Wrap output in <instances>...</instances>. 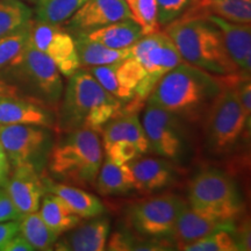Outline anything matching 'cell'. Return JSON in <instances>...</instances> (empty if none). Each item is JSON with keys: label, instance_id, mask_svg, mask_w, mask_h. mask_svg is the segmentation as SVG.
Segmentation results:
<instances>
[{"label": "cell", "instance_id": "cell-3", "mask_svg": "<svg viewBox=\"0 0 251 251\" xmlns=\"http://www.w3.org/2000/svg\"><path fill=\"white\" fill-rule=\"evenodd\" d=\"M124 103L108 93L85 69L69 77L56 113L55 133L81 128L101 133L103 126L122 112Z\"/></svg>", "mask_w": 251, "mask_h": 251}, {"label": "cell", "instance_id": "cell-30", "mask_svg": "<svg viewBox=\"0 0 251 251\" xmlns=\"http://www.w3.org/2000/svg\"><path fill=\"white\" fill-rule=\"evenodd\" d=\"M146 76V71L136 59L126 58L117 62L115 77L119 89H120V100L127 102L133 99L139 84Z\"/></svg>", "mask_w": 251, "mask_h": 251}, {"label": "cell", "instance_id": "cell-20", "mask_svg": "<svg viewBox=\"0 0 251 251\" xmlns=\"http://www.w3.org/2000/svg\"><path fill=\"white\" fill-rule=\"evenodd\" d=\"M100 134L102 136L103 147L117 141H126L135 144L142 153L149 151L148 139L137 113L125 112L122 109L120 114L111 119L103 126Z\"/></svg>", "mask_w": 251, "mask_h": 251}, {"label": "cell", "instance_id": "cell-4", "mask_svg": "<svg viewBox=\"0 0 251 251\" xmlns=\"http://www.w3.org/2000/svg\"><path fill=\"white\" fill-rule=\"evenodd\" d=\"M57 135L47 159L50 175L76 186L94 185L102 163L99 135L87 128Z\"/></svg>", "mask_w": 251, "mask_h": 251}, {"label": "cell", "instance_id": "cell-39", "mask_svg": "<svg viewBox=\"0 0 251 251\" xmlns=\"http://www.w3.org/2000/svg\"><path fill=\"white\" fill-rule=\"evenodd\" d=\"M9 174V163L5 153L0 152V184H2Z\"/></svg>", "mask_w": 251, "mask_h": 251}, {"label": "cell", "instance_id": "cell-19", "mask_svg": "<svg viewBox=\"0 0 251 251\" xmlns=\"http://www.w3.org/2000/svg\"><path fill=\"white\" fill-rule=\"evenodd\" d=\"M111 226L107 218L96 216L86 224L76 226L58 237L54 249L61 251H102L106 250Z\"/></svg>", "mask_w": 251, "mask_h": 251}, {"label": "cell", "instance_id": "cell-41", "mask_svg": "<svg viewBox=\"0 0 251 251\" xmlns=\"http://www.w3.org/2000/svg\"><path fill=\"white\" fill-rule=\"evenodd\" d=\"M125 1H126V2H129V1H130V0H125Z\"/></svg>", "mask_w": 251, "mask_h": 251}, {"label": "cell", "instance_id": "cell-27", "mask_svg": "<svg viewBox=\"0 0 251 251\" xmlns=\"http://www.w3.org/2000/svg\"><path fill=\"white\" fill-rule=\"evenodd\" d=\"M196 7L230 23H251V0H198Z\"/></svg>", "mask_w": 251, "mask_h": 251}, {"label": "cell", "instance_id": "cell-40", "mask_svg": "<svg viewBox=\"0 0 251 251\" xmlns=\"http://www.w3.org/2000/svg\"><path fill=\"white\" fill-rule=\"evenodd\" d=\"M23 1H27V2H29V4H36L37 0H23Z\"/></svg>", "mask_w": 251, "mask_h": 251}, {"label": "cell", "instance_id": "cell-11", "mask_svg": "<svg viewBox=\"0 0 251 251\" xmlns=\"http://www.w3.org/2000/svg\"><path fill=\"white\" fill-rule=\"evenodd\" d=\"M0 144L9 164H31L41 172L52 147V136L49 128L40 126L0 125Z\"/></svg>", "mask_w": 251, "mask_h": 251}, {"label": "cell", "instance_id": "cell-37", "mask_svg": "<svg viewBox=\"0 0 251 251\" xmlns=\"http://www.w3.org/2000/svg\"><path fill=\"white\" fill-rule=\"evenodd\" d=\"M20 220L0 222V251L6 243L20 231Z\"/></svg>", "mask_w": 251, "mask_h": 251}, {"label": "cell", "instance_id": "cell-5", "mask_svg": "<svg viewBox=\"0 0 251 251\" xmlns=\"http://www.w3.org/2000/svg\"><path fill=\"white\" fill-rule=\"evenodd\" d=\"M0 79L21 96L57 113L64 90L61 74L55 63L30 43L13 65L0 72Z\"/></svg>", "mask_w": 251, "mask_h": 251}, {"label": "cell", "instance_id": "cell-9", "mask_svg": "<svg viewBox=\"0 0 251 251\" xmlns=\"http://www.w3.org/2000/svg\"><path fill=\"white\" fill-rule=\"evenodd\" d=\"M149 142V150L181 164L191 155V135L188 126L179 118L155 103L147 101L142 120Z\"/></svg>", "mask_w": 251, "mask_h": 251}, {"label": "cell", "instance_id": "cell-21", "mask_svg": "<svg viewBox=\"0 0 251 251\" xmlns=\"http://www.w3.org/2000/svg\"><path fill=\"white\" fill-rule=\"evenodd\" d=\"M46 191L54 193L69 206L80 219H92L105 213V206L94 194L70 184L55 183L48 178H43Z\"/></svg>", "mask_w": 251, "mask_h": 251}, {"label": "cell", "instance_id": "cell-22", "mask_svg": "<svg viewBox=\"0 0 251 251\" xmlns=\"http://www.w3.org/2000/svg\"><path fill=\"white\" fill-rule=\"evenodd\" d=\"M74 36L80 69L111 64V63L130 58V47L126 49H112L93 41L85 34H71Z\"/></svg>", "mask_w": 251, "mask_h": 251}, {"label": "cell", "instance_id": "cell-33", "mask_svg": "<svg viewBox=\"0 0 251 251\" xmlns=\"http://www.w3.org/2000/svg\"><path fill=\"white\" fill-rule=\"evenodd\" d=\"M234 229H220L184 248L185 251H240Z\"/></svg>", "mask_w": 251, "mask_h": 251}, {"label": "cell", "instance_id": "cell-25", "mask_svg": "<svg viewBox=\"0 0 251 251\" xmlns=\"http://www.w3.org/2000/svg\"><path fill=\"white\" fill-rule=\"evenodd\" d=\"M39 213L43 221L58 236L80 224L79 216L75 214L67 203L54 193L49 192L43 197L42 206Z\"/></svg>", "mask_w": 251, "mask_h": 251}, {"label": "cell", "instance_id": "cell-2", "mask_svg": "<svg viewBox=\"0 0 251 251\" xmlns=\"http://www.w3.org/2000/svg\"><path fill=\"white\" fill-rule=\"evenodd\" d=\"M183 61L218 76L238 74V69L229 57L222 34L205 12L191 7L187 12L165 26Z\"/></svg>", "mask_w": 251, "mask_h": 251}, {"label": "cell", "instance_id": "cell-17", "mask_svg": "<svg viewBox=\"0 0 251 251\" xmlns=\"http://www.w3.org/2000/svg\"><path fill=\"white\" fill-rule=\"evenodd\" d=\"M205 17L219 28L227 52L241 74L250 76L251 72V26L235 24L213 14Z\"/></svg>", "mask_w": 251, "mask_h": 251}, {"label": "cell", "instance_id": "cell-1", "mask_svg": "<svg viewBox=\"0 0 251 251\" xmlns=\"http://www.w3.org/2000/svg\"><path fill=\"white\" fill-rule=\"evenodd\" d=\"M224 87L222 76L181 62L159 79L147 101L166 109L188 126H202Z\"/></svg>", "mask_w": 251, "mask_h": 251}, {"label": "cell", "instance_id": "cell-36", "mask_svg": "<svg viewBox=\"0 0 251 251\" xmlns=\"http://www.w3.org/2000/svg\"><path fill=\"white\" fill-rule=\"evenodd\" d=\"M21 218L23 215L19 213L6 188L0 187V222L15 221Z\"/></svg>", "mask_w": 251, "mask_h": 251}, {"label": "cell", "instance_id": "cell-13", "mask_svg": "<svg viewBox=\"0 0 251 251\" xmlns=\"http://www.w3.org/2000/svg\"><path fill=\"white\" fill-rule=\"evenodd\" d=\"M0 125H31L55 130L56 112L21 96L0 79Z\"/></svg>", "mask_w": 251, "mask_h": 251}, {"label": "cell", "instance_id": "cell-12", "mask_svg": "<svg viewBox=\"0 0 251 251\" xmlns=\"http://www.w3.org/2000/svg\"><path fill=\"white\" fill-rule=\"evenodd\" d=\"M29 43L48 56L63 76L71 77L80 69L74 36L62 25L31 20Z\"/></svg>", "mask_w": 251, "mask_h": 251}, {"label": "cell", "instance_id": "cell-7", "mask_svg": "<svg viewBox=\"0 0 251 251\" xmlns=\"http://www.w3.org/2000/svg\"><path fill=\"white\" fill-rule=\"evenodd\" d=\"M187 200L191 208L227 224H236L246 211L236 181L214 168L199 171L191 179Z\"/></svg>", "mask_w": 251, "mask_h": 251}, {"label": "cell", "instance_id": "cell-18", "mask_svg": "<svg viewBox=\"0 0 251 251\" xmlns=\"http://www.w3.org/2000/svg\"><path fill=\"white\" fill-rule=\"evenodd\" d=\"M236 224H227L201 212L185 207L176 224L172 241L176 249L183 250L188 244H192L201 238L208 236L220 229H234Z\"/></svg>", "mask_w": 251, "mask_h": 251}, {"label": "cell", "instance_id": "cell-23", "mask_svg": "<svg viewBox=\"0 0 251 251\" xmlns=\"http://www.w3.org/2000/svg\"><path fill=\"white\" fill-rule=\"evenodd\" d=\"M85 35L108 48L126 49L143 37V33L133 19H126L91 31Z\"/></svg>", "mask_w": 251, "mask_h": 251}, {"label": "cell", "instance_id": "cell-10", "mask_svg": "<svg viewBox=\"0 0 251 251\" xmlns=\"http://www.w3.org/2000/svg\"><path fill=\"white\" fill-rule=\"evenodd\" d=\"M187 202L176 193H162L131 203L126 211L128 227L144 237H171Z\"/></svg>", "mask_w": 251, "mask_h": 251}, {"label": "cell", "instance_id": "cell-34", "mask_svg": "<svg viewBox=\"0 0 251 251\" xmlns=\"http://www.w3.org/2000/svg\"><path fill=\"white\" fill-rule=\"evenodd\" d=\"M156 4L159 26L165 27L196 6L198 0H156Z\"/></svg>", "mask_w": 251, "mask_h": 251}, {"label": "cell", "instance_id": "cell-16", "mask_svg": "<svg viewBox=\"0 0 251 251\" xmlns=\"http://www.w3.org/2000/svg\"><path fill=\"white\" fill-rule=\"evenodd\" d=\"M128 165L134 177V190L141 193H152L174 186L180 172L177 164L163 157H139Z\"/></svg>", "mask_w": 251, "mask_h": 251}, {"label": "cell", "instance_id": "cell-14", "mask_svg": "<svg viewBox=\"0 0 251 251\" xmlns=\"http://www.w3.org/2000/svg\"><path fill=\"white\" fill-rule=\"evenodd\" d=\"M126 19L131 13L125 0H86L64 25L70 34H87Z\"/></svg>", "mask_w": 251, "mask_h": 251}, {"label": "cell", "instance_id": "cell-24", "mask_svg": "<svg viewBox=\"0 0 251 251\" xmlns=\"http://www.w3.org/2000/svg\"><path fill=\"white\" fill-rule=\"evenodd\" d=\"M94 185L101 196H121L134 190V177L129 165L117 164L107 158L101 163Z\"/></svg>", "mask_w": 251, "mask_h": 251}, {"label": "cell", "instance_id": "cell-26", "mask_svg": "<svg viewBox=\"0 0 251 251\" xmlns=\"http://www.w3.org/2000/svg\"><path fill=\"white\" fill-rule=\"evenodd\" d=\"M19 222L20 234L24 235L34 250L47 251L54 249L59 236L48 227L39 212L24 215Z\"/></svg>", "mask_w": 251, "mask_h": 251}, {"label": "cell", "instance_id": "cell-6", "mask_svg": "<svg viewBox=\"0 0 251 251\" xmlns=\"http://www.w3.org/2000/svg\"><path fill=\"white\" fill-rule=\"evenodd\" d=\"M234 75L222 76L225 87L213 101L202 124L206 150L215 157L230 155L238 148L247 130L250 133L251 122L234 87Z\"/></svg>", "mask_w": 251, "mask_h": 251}, {"label": "cell", "instance_id": "cell-35", "mask_svg": "<svg viewBox=\"0 0 251 251\" xmlns=\"http://www.w3.org/2000/svg\"><path fill=\"white\" fill-rule=\"evenodd\" d=\"M105 149L106 156L112 162L117 163V164H129L130 162L135 161L142 155L140 149L136 146L130 142H126V141H117L113 142L108 146L103 147Z\"/></svg>", "mask_w": 251, "mask_h": 251}, {"label": "cell", "instance_id": "cell-15", "mask_svg": "<svg viewBox=\"0 0 251 251\" xmlns=\"http://www.w3.org/2000/svg\"><path fill=\"white\" fill-rule=\"evenodd\" d=\"M14 170L7 176L4 187L21 215L36 212L40 208L41 198L46 192L42 172L31 164L13 166Z\"/></svg>", "mask_w": 251, "mask_h": 251}, {"label": "cell", "instance_id": "cell-38", "mask_svg": "<svg viewBox=\"0 0 251 251\" xmlns=\"http://www.w3.org/2000/svg\"><path fill=\"white\" fill-rule=\"evenodd\" d=\"M34 250L29 242L24 237L20 231L11 238L7 243L5 244L1 251H31Z\"/></svg>", "mask_w": 251, "mask_h": 251}, {"label": "cell", "instance_id": "cell-31", "mask_svg": "<svg viewBox=\"0 0 251 251\" xmlns=\"http://www.w3.org/2000/svg\"><path fill=\"white\" fill-rule=\"evenodd\" d=\"M31 20L20 29L0 37V72L13 65L23 55L29 43V28Z\"/></svg>", "mask_w": 251, "mask_h": 251}, {"label": "cell", "instance_id": "cell-28", "mask_svg": "<svg viewBox=\"0 0 251 251\" xmlns=\"http://www.w3.org/2000/svg\"><path fill=\"white\" fill-rule=\"evenodd\" d=\"M86 0H37L36 20L52 25H64Z\"/></svg>", "mask_w": 251, "mask_h": 251}, {"label": "cell", "instance_id": "cell-8", "mask_svg": "<svg viewBox=\"0 0 251 251\" xmlns=\"http://www.w3.org/2000/svg\"><path fill=\"white\" fill-rule=\"evenodd\" d=\"M130 58L136 59L146 71L133 99L125 102L126 111L137 113L144 107V102L159 79L184 61L170 37L161 30L144 35L134 43L130 47Z\"/></svg>", "mask_w": 251, "mask_h": 251}, {"label": "cell", "instance_id": "cell-29", "mask_svg": "<svg viewBox=\"0 0 251 251\" xmlns=\"http://www.w3.org/2000/svg\"><path fill=\"white\" fill-rule=\"evenodd\" d=\"M33 19V9L23 0H0V37L20 29Z\"/></svg>", "mask_w": 251, "mask_h": 251}, {"label": "cell", "instance_id": "cell-32", "mask_svg": "<svg viewBox=\"0 0 251 251\" xmlns=\"http://www.w3.org/2000/svg\"><path fill=\"white\" fill-rule=\"evenodd\" d=\"M127 4L129 6L131 19L141 27L143 36L161 30L156 0H130Z\"/></svg>", "mask_w": 251, "mask_h": 251}]
</instances>
